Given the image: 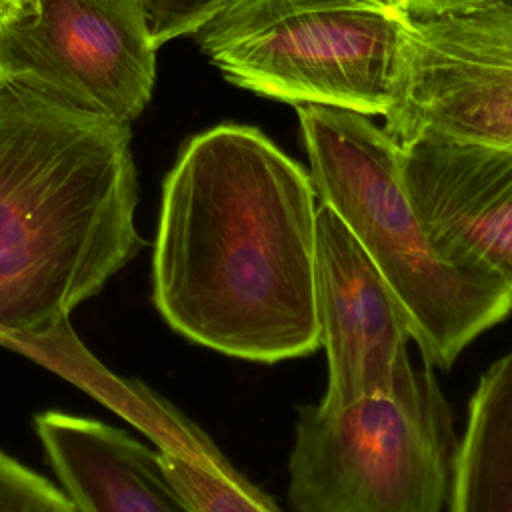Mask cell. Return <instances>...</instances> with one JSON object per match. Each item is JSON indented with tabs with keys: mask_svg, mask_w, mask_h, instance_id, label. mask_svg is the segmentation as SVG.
<instances>
[{
	"mask_svg": "<svg viewBox=\"0 0 512 512\" xmlns=\"http://www.w3.org/2000/svg\"><path fill=\"white\" fill-rule=\"evenodd\" d=\"M318 202L310 174L256 128L194 136L164 180L152 252L168 326L250 362L316 352Z\"/></svg>",
	"mask_w": 512,
	"mask_h": 512,
	"instance_id": "cell-1",
	"label": "cell"
},
{
	"mask_svg": "<svg viewBox=\"0 0 512 512\" xmlns=\"http://www.w3.org/2000/svg\"><path fill=\"white\" fill-rule=\"evenodd\" d=\"M296 110L318 200L394 290L426 366L448 370L478 334L512 312V288L436 254L412 208L402 146L392 134L354 110Z\"/></svg>",
	"mask_w": 512,
	"mask_h": 512,
	"instance_id": "cell-3",
	"label": "cell"
},
{
	"mask_svg": "<svg viewBox=\"0 0 512 512\" xmlns=\"http://www.w3.org/2000/svg\"><path fill=\"white\" fill-rule=\"evenodd\" d=\"M446 512H512V350L480 376L470 398Z\"/></svg>",
	"mask_w": 512,
	"mask_h": 512,
	"instance_id": "cell-12",
	"label": "cell"
},
{
	"mask_svg": "<svg viewBox=\"0 0 512 512\" xmlns=\"http://www.w3.org/2000/svg\"><path fill=\"white\" fill-rule=\"evenodd\" d=\"M458 448L430 366L346 406L298 408L288 460L294 512H444Z\"/></svg>",
	"mask_w": 512,
	"mask_h": 512,
	"instance_id": "cell-4",
	"label": "cell"
},
{
	"mask_svg": "<svg viewBox=\"0 0 512 512\" xmlns=\"http://www.w3.org/2000/svg\"><path fill=\"white\" fill-rule=\"evenodd\" d=\"M160 452V450H158ZM166 476L194 512H282L230 462L202 466L160 452Z\"/></svg>",
	"mask_w": 512,
	"mask_h": 512,
	"instance_id": "cell-13",
	"label": "cell"
},
{
	"mask_svg": "<svg viewBox=\"0 0 512 512\" xmlns=\"http://www.w3.org/2000/svg\"><path fill=\"white\" fill-rule=\"evenodd\" d=\"M408 20L392 0H232L196 38L236 86L294 106L386 116Z\"/></svg>",
	"mask_w": 512,
	"mask_h": 512,
	"instance_id": "cell-5",
	"label": "cell"
},
{
	"mask_svg": "<svg viewBox=\"0 0 512 512\" xmlns=\"http://www.w3.org/2000/svg\"><path fill=\"white\" fill-rule=\"evenodd\" d=\"M0 70L130 126L150 100L156 48L138 0H30L0 30Z\"/></svg>",
	"mask_w": 512,
	"mask_h": 512,
	"instance_id": "cell-6",
	"label": "cell"
},
{
	"mask_svg": "<svg viewBox=\"0 0 512 512\" xmlns=\"http://www.w3.org/2000/svg\"><path fill=\"white\" fill-rule=\"evenodd\" d=\"M392 2L410 18H430V16H442L452 12H468V10L494 6V4L512 6V0H392Z\"/></svg>",
	"mask_w": 512,
	"mask_h": 512,
	"instance_id": "cell-16",
	"label": "cell"
},
{
	"mask_svg": "<svg viewBox=\"0 0 512 512\" xmlns=\"http://www.w3.org/2000/svg\"><path fill=\"white\" fill-rule=\"evenodd\" d=\"M130 130L0 76V336L52 330L142 248Z\"/></svg>",
	"mask_w": 512,
	"mask_h": 512,
	"instance_id": "cell-2",
	"label": "cell"
},
{
	"mask_svg": "<svg viewBox=\"0 0 512 512\" xmlns=\"http://www.w3.org/2000/svg\"><path fill=\"white\" fill-rule=\"evenodd\" d=\"M400 146L404 184L436 254L512 288V148L444 136Z\"/></svg>",
	"mask_w": 512,
	"mask_h": 512,
	"instance_id": "cell-9",
	"label": "cell"
},
{
	"mask_svg": "<svg viewBox=\"0 0 512 512\" xmlns=\"http://www.w3.org/2000/svg\"><path fill=\"white\" fill-rule=\"evenodd\" d=\"M384 130L512 148V6L410 18Z\"/></svg>",
	"mask_w": 512,
	"mask_h": 512,
	"instance_id": "cell-7",
	"label": "cell"
},
{
	"mask_svg": "<svg viewBox=\"0 0 512 512\" xmlns=\"http://www.w3.org/2000/svg\"><path fill=\"white\" fill-rule=\"evenodd\" d=\"M30 0H0V30L14 20Z\"/></svg>",
	"mask_w": 512,
	"mask_h": 512,
	"instance_id": "cell-17",
	"label": "cell"
},
{
	"mask_svg": "<svg viewBox=\"0 0 512 512\" xmlns=\"http://www.w3.org/2000/svg\"><path fill=\"white\" fill-rule=\"evenodd\" d=\"M0 76H2V70H0Z\"/></svg>",
	"mask_w": 512,
	"mask_h": 512,
	"instance_id": "cell-18",
	"label": "cell"
},
{
	"mask_svg": "<svg viewBox=\"0 0 512 512\" xmlns=\"http://www.w3.org/2000/svg\"><path fill=\"white\" fill-rule=\"evenodd\" d=\"M0 512H78L68 494L0 450Z\"/></svg>",
	"mask_w": 512,
	"mask_h": 512,
	"instance_id": "cell-14",
	"label": "cell"
},
{
	"mask_svg": "<svg viewBox=\"0 0 512 512\" xmlns=\"http://www.w3.org/2000/svg\"><path fill=\"white\" fill-rule=\"evenodd\" d=\"M150 30L154 48L196 34L210 18L224 10L232 0H138Z\"/></svg>",
	"mask_w": 512,
	"mask_h": 512,
	"instance_id": "cell-15",
	"label": "cell"
},
{
	"mask_svg": "<svg viewBox=\"0 0 512 512\" xmlns=\"http://www.w3.org/2000/svg\"><path fill=\"white\" fill-rule=\"evenodd\" d=\"M316 312L328 360L326 406L390 392L412 372L410 330L394 290L322 202L316 214Z\"/></svg>",
	"mask_w": 512,
	"mask_h": 512,
	"instance_id": "cell-8",
	"label": "cell"
},
{
	"mask_svg": "<svg viewBox=\"0 0 512 512\" xmlns=\"http://www.w3.org/2000/svg\"><path fill=\"white\" fill-rule=\"evenodd\" d=\"M0 346L32 358L108 406L150 438L160 452L202 464L224 466L226 456L212 438L176 406L138 380L108 370L74 334L70 318L48 332L0 336Z\"/></svg>",
	"mask_w": 512,
	"mask_h": 512,
	"instance_id": "cell-11",
	"label": "cell"
},
{
	"mask_svg": "<svg viewBox=\"0 0 512 512\" xmlns=\"http://www.w3.org/2000/svg\"><path fill=\"white\" fill-rule=\"evenodd\" d=\"M34 428L78 512H194L160 452L124 430L58 410L36 414Z\"/></svg>",
	"mask_w": 512,
	"mask_h": 512,
	"instance_id": "cell-10",
	"label": "cell"
}]
</instances>
